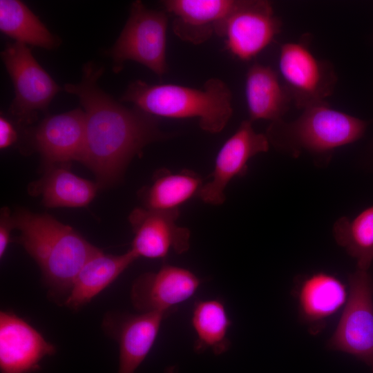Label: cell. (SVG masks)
I'll return each mask as SVG.
<instances>
[{"mask_svg":"<svg viewBox=\"0 0 373 373\" xmlns=\"http://www.w3.org/2000/svg\"><path fill=\"white\" fill-rule=\"evenodd\" d=\"M15 229L12 215L8 208H2L0 217V258H2L11 242V231Z\"/></svg>","mask_w":373,"mask_h":373,"instance_id":"d4e9b609","label":"cell"},{"mask_svg":"<svg viewBox=\"0 0 373 373\" xmlns=\"http://www.w3.org/2000/svg\"><path fill=\"white\" fill-rule=\"evenodd\" d=\"M1 57L15 90L10 111L19 122L32 123L40 112L46 111L61 88L35 59L27 45L8 43Z\"/></svg>","mask_w":373,"mask_h":373,"instance_id":"52a82bcc","label":"cell"},{"mask_svg":"<svg viewBox=\"0 0 373 373\" xmlns=\"http://www.w3.org/2000/svg\"><path fill=\"white\" fill-rule=\"evenodd\" d=\"M238 0H166L164 10L173 17L172 28L181 40L198 45L217 32Z\"/></svg>","mask_w":373,"mask_h":373,"instance_id":"2e32d148","label":"cell"},{"mask_svg":"<svg viewBox=\"0 0 373 373\" xmlns=\"http://www.w3.org/2000/svg\"><path fill=\"white\" fill-rule=\"evenodd\" d=\"M17 133L13 124L3 115L0 117V149L10 147L17 140Z\"/></svg>","mask_w":373,"mask_h":373,"instance_id":"484cf974","label":"cell"},{"mask_svg":"<svg viewBox=\"0 0 373 373\" xmlns=\"http://www.w3.org/2000/svg\"><path fill=\"white\" fill-rule=\"evenodd\" d=\"M56 352L55 346L26 321L10 312H0L1 373H30Z\"/></svg>","mask_w":373,"mask_h":373,"instance_id":"5bb4252c","label":"cell"},{"mask_svg":"<svg viewBox=\"0 0 373 373\" xmlns=\"http://www.w3.org/2000/svg\"><path fill=\"white\" fill-rule=\"evenodd\" d=\"M333 235L336 243L356 260L357 269L367 271L373 262V206L352 218H338Z\"/></svg>","mask_w":373,"mask_h":373,"instance_id":"cb8c5ba5","label":"cell"},{"mask_svg":"<svg viewBox=\"0 0 373 373\" xmlns=\"http://www.w3.org/2000/svg\"><path fill=\"white\" fill-rule=\"evenodd\" d=\"M121 101L155 117L197 118L200 128L210 133L221 132L233 114L231 92L218 78L207 80L201 88L135 80Z\"/></svg>","mask_w":373,"mask_h":373,"instance_id":"3957f363","label":"cell"},{"mask_svg":"<svg viewBox=\"0 0 373 373\" xmlns=\"http://www.w3.org/2000/svg\"><path fill=\"white\" fill-rule=\"evenodd\" d=\"M282 26L271 2L238 0L216 35L224 38L227 49L234 57L249 61L271 44Z\"/></svg>","mask_w":373,"mask_h":373,"instance_id":"9c48e42d","label":"cell"},{"mask_svg":"<svg viewBox=\"0 0 373 373\" xmlns=\"http://www.w3.org/2000/svg\"><path fill=\"white\" fill-rule=\"evenodd\" d=\"M137 258L129 249L121 255L102 250L89 258L76 275L64 305L77 310L113 283Z\"/></svg>","mask_w":373,"mask_h":373,"instance_id":"d6986e66","label":"cell"},{"mask_svg":"<svg viewBox=\"0 0 373 373\" xmlns=\"http://www.w3.org/2000/svg\"><path fill=\"white\" fill-rule=\"evenodd\" d=\"M372 147L373 148V142H372Z\"/></svg>","mask_w":373,"mask_h":373,"instance_id":"83f0119b","label":"cell"},{"mask_svg":"<svg viewBox=\"0 0 373 373\" xmlns=\"http://www.w3.org/2000/svg\"><path fill=\"white\" fill-rule=\"evenodd\" d=\"M200 284L201 280L191 271L165 265L156 272L144 273L135 279L131 300L140 312L171 314L195 294Z\"/></svg>","mask_w":373,"mask_h":373,"instance_id":"7c38bea8","label":"cell"},{"mask_svg":"<svg viewBox=\"0 0 373 373\" xmlns=\"http://www.w3.org/2000/svg\"><path fill=\"white\" fill-rule=\"evenodd\" d=\"M104 70L88 62L81 81L64 86L84 108L85 136L80 162L95 174L99 187L113 184L146 146L168 137L159 128L155 117L123 106L99 87Z\"/></svg>","mask_w":373,"mask_h":373,"instance_id":"6da1fadb","label":"cell"},{"mask_svg":"<svg viewBox=\"0 0 373 373\" xmlns=\"http://www.w3.org/2000/svg\"><path fill=\"white\" fill-rule=\"evenodd\" d=\"M292 121L270 122V145L293 157L307 153L319 162L329 161L337 149L361 139L368 122L332 107L327 101L308 106Z\"/></svg>","mask_w":373,"mask_h":373,"instance_id":"277c9868","label":"cell"},{"mask_svg":"<svg viewBox=\"0 0 373 373\" xmlns=\"http://www.w3.org/2000/svg\"><path fill=\"white\" fill-rule=\"evenodd\" d=\"M201 178L192 171L172 173L160 170L152 182L140 191L144 208L163 211H178L180 206L198 195L202 186Z\"/></svg>","mask_w":373,"mask_h":373,"instance_id":"ffe728a7","label":"cell"},{"mask_svg":"<svg viewBox=\"0 0 373 373\" xmlns=\"http://www.w3.org/2000/svg\"><path fill=\"white\" fill-rule=\"evenodd\" d=\"M12 220L19 242L40 267L51 293L66 300L80 269L101 250L50 215L19 209Z\"/></svg>","mask_w":373,"mask_h":373,"instance_id":"7a4b0ae2","label":"cell"},{"mask_svg":"<svg viewBox=\"0 0 373 373\" xmlns=\"http://www.w3.org/2000/svg\"><path fill=\"white\" fill-rule=\"evenodd\" d=\"M310 36L280 46L278 75L294 104L299 109L325 102L334 91L337 75L333 65L318 58L310 48Z\"/></svg>","mask_w":373,"mask_h":373,"instance_id":"8992f818","label":"cell"},{"mask_svg":"<svg viewBox=\"0 0 373 373\" xmlns=\"http://www.w3.org/2000/svg\"><path fill=\"white\" fill-rule=\"evenodd\" d=\"M296 293L299 317L312 334H318L326 321L345 305L349 295L343 282L325 272L305 276Z\"/></svg>","mask_w":373,"mask_h":373,"instance_id":"e0dca14e","label":"cell"},{"mask_svg":"<svg viewBox=\"0 0 373 373\" xmlns=\"http://www.w3.org/2000/svg\"><path fill=\"white\" fill-rule=\"evenodd\" d=\"M61 164L49 166L44 177L35 184V192L41 194L48 208L82 207L95 198L97 184L82 178Z\"/></svg>","mask_w":373,"mask_h":373,"instance_id":"44dd1931","label":"cell"},{"mask_svg":"<svg viewBox=\"0 0 373 373\" xmlns=\"http://www.w3.org/2000/svg\"><path fill=\"white\" fill-rule=\"evenodd\" d=\"M169 17L165 10L147 8L135 1L129 17L109 55L113 70L119 72L126 61H136L159 76L167 71L166 57Z\"/></svg>","mask_w":373,"mask_h":373,"instance_id":"5b68a950","label":"cell"},{"mask_svg":"<svg viewBox=\"0 0 373 373\" xmlns=\"http://www.w3.org/2000/svg\"><path fill=\"white\" fill-rule=\"evenodd\" d=\"M164 373H178V368L174 365L169 366L165 369Z\"/></svg>","mask_w":373,"mask_h":373,"instance_id":"4316f807","label":"cell"},{"mask_svg":"<svg viewBox=\"0 0 373 373\" xmlns=\"http://www.w3.org/2000/svg\"><path fill=\"white\" fill-rule=\"evenodd\" d=\"M85 113L81 108L46 116L35 128L33 144L49 167L80 162L84 150Z\"/></svg>","mask_w":373,"mask_h":373,"instance_id":"9a60e30c","label":"cell"},{"mask_svg":"<svg viewBox=\"0 0 373 373\" xmlns=\"http://www.w3.org/2000/svg\"><path fill=\"white\" fill-rule=\"evenodd\" d=\"M169 315L153 312L108 313L104 316V331L119 345L117 373H136L151 351L163 321Z\"/></svg>","mask_w":373,"mask_h":373,"instance_id":"4fadbf2b","label":"cell"},{"mask_svg":"<svg viewBox=\"0 0 373 373\" xmlns=\"http://www.w3.org/2000/svg\"><path fill=\"white\" fill-rule=\"evenodd\" d=\"M348 285L347 301L327 347L355 356L373 373V280L367 271L356 269Z\"/></svg>","mask_w":373,"mask_h":373,"instance_id":"ba28073f","label":"cell"},{"mask_svg":"<svg viewBox=\"0 0 373 373\" xmlns=\"http://www.w3.org/2000/svg\"><path fill=\"white\" fill-rule=\"evenodd\" d=\"M191 325L196 337L193 349L197 354L209 350L216 355H221L230 348L228 332L231 322L224 305L220 300L195 302Z\"/></svg>","mask_w":373,"mask_h":373,"instance_id":"7402d4cb","label":"cell"},{"mask_svg":"<svg viewBox=\"0 0 373 373\" xmlns=\"http://www.w3.org/2000/svg\"><path fill=\"white\" fill-rule=\"evenodd\" d=\"M180 211L136 208L129 215L134 234L130 250L138 258H166L170 253L180 254L190 247V231L177 223Z\"/></svg>","mask_w":373,"mask_h":373,"instance_id":"8fae6325","label":"cell"},{"mask_svg":"<svg viewBox=\"0 0 373 373\" xmlns=\"http://www.w3.org/2000/svg\"><path fill=\"white\" fill-rule=\"evenodd\" d=\"M269 146L265 133L256 132L250 120L242 121L218 151L211 179L202 185L198 197L207 204H222L225 200V189L230 181L243 175L249 160L267 152Z\"/></svg>","mask_w":373,"mask_h":373,"instance_id":"30bf717a","label":"cell"},{"mask_svg":"<svg viewBox=\"0 0 373 373\" xmlns=\"http://www.w3.org/2000/svg\"><path fill=\"white\" fill-rule=\"evenodd\" d=\"M245 92L249 120L283 119L292 104L278 73L272 68L255 63L248 69Z\"/></svg>","mask_w":373,"mask_h":373,"instance_id":"ac0fdd59","label":"cell"},{"mask_svg":"<svg viewBox=\"0 0 373 373\" xmlns=\"http://www.w3.org/2000/svg\"><path fill=\"white\" fill-rule=\"evenodd\" d=\"M0 30L15 41L48 50L59 41L22 1H0Z\"/></svg>","mask_w":373,"mask_h":373,"instance_id":"603a6c76","label":"cell"}]
</instances>
